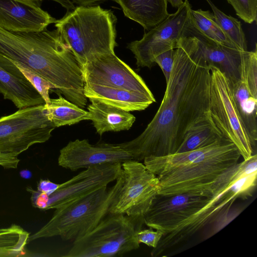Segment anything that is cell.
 <instances>
[{
    "label": "cell",
    "mask_w": 257,
    "mask_h": 257,
    "mask_svg": "<svg viewBox=\"0 0 257 257\" xmlns=\"http://www.w3.org/2000/svg\"><path fill=\"white\" fill-rule=\"evenodd\" d=\"M175 49H170L158 56L155 59V62L161 68L165 76L166 83L169 80L174 63Z\"/></svg>",
    "instance_id": "obj_33"
},
{
    "label": "cell",
    "mask_w": 257,
    "mask_h": 257,
    "mask_svg": "<svg viewBox=\"0 0 257 257\" xmlns=\"http://www.w3.org/2000/svg\"><path fill=\"white\" fill-rule=\"evenodd\" d=\"M122 182L109 213L143 217L157 193L158 177L140 161L121 164Z\"/></svg>",
    "instance_id": "obj_10"
},
{
    "label": "cell",
    "mask_w": 257,
    "mask_h": 257,
    "mask_svg": "<svg viewBox=\"0 0 257 257\" xmlns=\"http://www.w3.org/2000/svg\"><path fill=\"white\" fill-rule=\"evenodd\" d=\"M87 106L89 120L100 136L108 132L130 130L136 121V117L130 111L105 103L96 99H89Z\"/></svg>",
    "instance_id": "obj_20"
},
{
    "label": "cell",
    "mask_w": 257,
    "mask_h": 257,
    "mask_svg": "<svg viewBox=\"0 0 257 257\" xmlns=\"http://www.w3.org/2000/svg\"><path fill=\"white\" fill-rule=\"evenodd\" d=\"M84 83L154 95L143 78L115 53L90 57L82 67Z\"/></svg>",
    "instance_id": "obj_13"
},
{
    "label": "cell",
    "mask_w": 257,
    "mask_h": 257,
    "mask_svg": "<svg viewBox=\"0 0 257 257\" xmlns=\"http://www.w3.org/2000/svg\"><path fill=\"white\" fill-rule=\"evenodd\" d=\"M242 211V209L241 208H233L232 206L224 211L210 225L211 229L207 232L205 237L209 238L217 233L237 217Z\"/></svg>",
    "instance_id": "obj_31"
},
{
    "label": "cell",
    "mask_w": 257,
    "mask_h": 257,
    "mask_svg": "<svg viewBox=\"0 0 257 257\" xmlns=\"http://www.w3.org/2000/svg\"><path fill=\"white\" fill-rule=\"evenodd\" d=\"M236 14L245 22L251 24L256 21L257 0H227Z\"/></svg>",
    "instance_id": "obj_30"
},
{
    "label": "cell",
    "mask_w": 257,
    "mask_h": 257,
    "mask_svg": "<svg viewBox=\"0 0 257 257\" xmlns=\"http://www.w3.org/2000/svg\"><path fill=\"white\" fill-rule=\"evenodd\" d=\"M209 66L211 118L221 135L234 143L243 160H246L254 154V152L235 105L229 82L217 67Z\"/></svg>",
    "instance_id": "obj_9"
},
{
    "label": "cell",
    "mask_w": 257,
    "mask_h": 257,
    "mask_svg": "<svg viewBox=\"0 0 257 257\" xmlns=\"http://www.w3.org/2000/svg\"><path fill=\"white\" fill-rule=\"evenodd\" d=\"M211 196L157 193L144 215V224L164 234L169 233L200 210Z\"/></svg>",
    "instance_id": "obj_12"
},
{
    "label": "cell",
    "mask_w": 257,
    "mask_h": 257,
    "mask_svg": "<svg viewBox=\"0 0 257 257\" xmlns=\"http://www.w3.org/2000/svg\"><path fill=\"white\" fill-rule=\"evenodd\" d=\"M20 175L23 178L28 179L31 178L32 174L30 171L25 169L20 172Z\"/></svg>",
    "instance_id": "obj_38"
},
{
    "label": "cell",
    "mask_w": 257,
    "mask_h": 257,
    "mask_svg": "<svg viewBox=\"0 0 257 257\" xmlns=\"http://www.w3.org/2000/svg\"><path fill=\"white\" fill-rule=\"evenodd\" d=\"M121 172V164H105L86 168L59 188L47 195L45 210L58 209L115 181Z\"/></svg>",
    "instance_id": "obj_14"
},
{
    "label": "cell",
    "mask_w": 257,
    "mask_h": 257,
    "mask_svg": "<svg viewBox=\"0 0 257 257\" xmlns=\"http://www.w3.org/2000/svg\"><path fill=\"white\" fill-rule=\"evenodd\" d=\"M144 218L108 213L90 231L74 240L65 257L122 256L139 248L136 232Z\"/></svg>",
    "instance_id": "obj_6"
},
{
    "label": "cell",
    "mask_w": 257,
    "mask_h": 257,
    "mask_svg": "<svg viewBox=\"0 0 257 257\" xmlns=\"http://www.w3.org/2000/svg\"><path fill=\"white\" fill-rule=\"evenodd\" d=\"M30 1L39 4L40 2L43 1H51L60 4L63 8L69 11L73 10L75 8V5L73 4L70 0H24Z\"/></svg>",
    "instance_id": "obj_36"
},
{
    "label": "cell",
    "mask_w": 257,
    "mask_h": 257,
    "mask_svg": "<svg viewBox=\"0 0 257 257\" xmlns=\"http://www.w3.org/2000/svg\"><path fill=\"white\" fill-rule=\"evenodd\" d=\"M241 80L244 81L249 92L257 98V49L247 51L242 62Z\"/></svg>",
    "instance_id": "obj_28"
},
{
    "label": "cell",
    "mask_w": 257,
    "mask_h": 257,
    "mask_svg": "<svg viewBox=\"0 0 257 257\" xmlns=\"http://www.w3.org/2000/svg\"><path fill=\"white\" fill-rule=\"evenodd\" d=\"M256 179L257 173L246 175L214 192L200 210L173 231L163 234L157 247L151 252V255H160L167 249L209 226L221 213L232 206L236 200L251 196L256 186Z\"/></svg>",
    "instance_id": "obj_7"
},
{
    "label": "cell",
    "mask_w": 257,
    "mask_h": 257,
    "mask_svg": "<svg viewBox=\"0 0 257 257\" xmlns=\"http://www.w3.org/2000/svg\"><path fill=\"white\" fill-rule=\"evenodd\" d=\"M13 64L15 65L18 68L37 90L44 100L45 104H49L51 99L49 96V91L52 88L56 89L55 86L47 79L30 69L19 64L13 63L10 65Z\"/></svg>",
    "instance_id": "obj_29"
},
{
    "label": "cell",
    "mask_w": 257,
    "mask_h": 257,
    "mask_svg": "<svg viewBox=\"0 0 257 257\" xmlns=\"http://www.w3.org/2000/svg\"><path fill=\"white\" fill-rule=\"evenodd\" d=\"M20 160L17 157L0 154V166L5 168L15 169L17 167Z\"/></svg>",
    "instance_id": "obj_35"
},
{
    "label": "cell",
    "mask_w": 257,
    "mask_h": 257,
    "mask_svg": "<svg viewBox=\"0 0 257 257\" xmlns=\"http://www.w3.org/2000/svg\"><path fill=\"white\" fill-rule=\"evenodd\" d=\"M59 184L54 183L49 180H40L38 183L37 191L49 195L56 191Z\"/></svg>",
    "instance_id": "obj_34"
},
{
    "label": "cell",
    "mask_w": 257,
    "mask_h": 257,
    "mask_svg": "<svg viewBox=\"0 0 257 257\" xmlns=\"http://www.w3.org/2000/svg\"><path fill=\"white\" fill-rule=\"evenodd\" d=\"M240 157L234 143L223 137L204 148L147 157L143 161L146 168L158 177V194L211 196L218 178L236 165Z\"/></svg>",
    "instance_id": "obj_3"
},
{
    "label": "cell",
    "mask_w": 257,
    "mask_h": 257,
    "mask_svg": "<svg viewBox=\"0 0 257 257\" xmlns=\"http://www.w3.org/2000/svg\"><path fill=\"white\" fill-rule=\"evenodd\" d=\"M211 73L194 37L184 31L175 49L174 63L160 106L138 137L121 143L135 160L176 153L186 138L215 126L210 113Z\"/></svg>",
    "instance_id": "obj_1"
},
{
    "label": "cell",
    "mask_w": 257,
    "mask_h": 257,
    "mask_svg": "<svg viewBox=\"0 0 257 257\" xmlns=\"http://www.w3.org/2000/svg\"><path fill=\"white\" fill-rule=\"evenodd\" d=\"M122 182L121 172L112 186H105L55 209L49 221L29 236V241L59 236L75 240L92 230L109 213Z\"/></svg>",
    "instance_id": "obj_5"
},
{
    "label": "cell",
    "mask_w": 257,
    "mask_h": 257,
    "mask_svg": "<svg viewBox=\"0 0 257 257\" xmlns=\"http://www.w3.org/2000/svg\"><path fill=\"white\" fill-rule=\"evenodd\" d=\"M0 63L19 64L50 81L79 107L87 104L81 66L56 29L26 33L0 27Z\"/></svg>",
    "instance_id": "obj_2"
},
{
    "label": "cell",
    "mask_w": 257,
    "mask_h": 257,
    "mask_svg": "<svg viewBox=\"0 0 257 257\" xmlns=\"http://www.w3.org/2000/svg\"><path fill=\"white\" fill-rule=\"evenodd\" d=\"M116 21L111 11L99 5L77 6L55 27L82 68L94 55L114 53Z\"/></svg>",
    "instance_id": "obj_4"
},
{
    "label": "cell",
    "mask_w": 257,
    "mask_h": 257,
    "mask_svg": "<svg viewBox=\"0 0 257 257\" xmlns=\"http://www.w3.org/2000/svg\"><path fill=\"white\" fill-rule=\"evenodd\" d=\"M190 16L194 25L206 36L220 44L237 49L224 35L210 12L191 9Z\"/></svg>",
    "instance_id": "obj_26"
},
{
    "label": "cell",
    "mask_w": 257,
    "mask_h": 257,
    "mask_svg": "<svg viewBox=\"0 0 257 257\" xmlns=\"http://www.w3.org/2000/svg\"><path fill=\"white\" fill-rule=\"evenodd\" d=\"M230 87L235 105L254 152L257 141V98L251 95L242 80Z\"/></svg>",
    "instance_id": "obj_22"
},
{
    "label": "cell",
    "mask_w": 257,
    "mask_h": 257,
    "mask_svg": "<svg viewBox=\"0 0 257 257\" xmlns=\"http://www.w3.org/2000/svg\"><path fill=\"white\" fill-rule=\"evenodd\" d=\"M191 6L185 0L177 11L169 14L163 21L149 30L143 38L128 44L127 48L134 54L138 67L152 68L156 64L155 59L161 53L176 48Z\"/></svg>",
    "instance_id": "obj_11"
},
{
    "label": "cell",
    "mask_w": 257,
    "mask_h": 257,
    "mask_svg": "<svg viewBox=\"0 0 257 257\" xmlns=\"http://www.w3.org/2000/svg\"><path fill=\"white\" fill-rule=\"evenodd\" d=\"M45 105L48 117L55 127L72 125L90 118L88 111L60 95L58 98H51L49 103Z\"/></svg>",
    "instance_id": "obj_23"
},
{
    "label": "cell",
    "mask_w": 257,
    "mask_h": 257,
    "mask_svg": "<svg viewBox=\"0 0 257 257\" xmlns=\"http://www.w3.org/2000/svg\"><path fill=\"white\" fill-rule=\"evenodd\" d=\"M73 4L77 6H91L99 2L108 0H70ZM114 1L115 0H110Z\"/></svg>",
    "instance_id": "obj_37"
},
{
    "label": "cell",
    "mask_w": 257,
    "mask_h": 257,
    "mask_svg": "<svg viewBox=\"0 0 257 257\" xmlns=\"http://www.w3.org/2000/svg\"><path fill=\"white\" fill-rule=\"evenodd\" d=\"M56 19L40 5L24 0H0V27L14 32H39Z\"/></svg>",
    "instance_id": "obj_17"
},
{
    "label": "cell",
    "mask_w": 257,
    "mask_h": 257,
    "mask_svg": "<svg viewBox=\"0 0 257 257\" xmlns=\"http://www.w3.org/2000/svg\"><path fill=\"white\" fill-rule=\"evenodd\" d=\"M164 233L159 230L154 231L152 228L140 229L135 234V237L140 244L143 243L153 248L157 247Z\"/></svg>",
    "instance_id": "obj_32"
},
{
    "label": "cell",
    "mask_w": 257,
    "mask_h": 257,
    "mask_svg": "<svg viewBox=\"0 0 257 257\" xmlns=\"http://www.w3.org/2000/svg\"><path fill=\"white\" fill-rule=\"evenodd\" d=\"M0 94L18 108L45 103L41 95L15 65L8 67L0 63Z\"/></svg>",
    "instance_id": "obj_18"
},
{
    "label": "cell",
    "mask_w": 257,
    "mask_h": 257,
    "mask_svg": "<svg viewBox=\"0 0 257 257\" xmlns=\"http://www.w3.org/2000/svg\"><path fill=\"white\" fill-rule=\"evenodd\" d=\"M212 9L215 21L226 37L240 51H247L245 35L236 19L227 16L218 9L211 0H206Z\"/></svg>",
    "instance_id": "obj_25"
},
{
    "label": "cell",
    "mask_w": 257,
    "mask_h": 257,
    "mask_svg": "<svg viewBox=\"0 0 257 257\" xmlns=\"http://www.w3.org/2000/svg\"><path fill=\"white\" fill-rule=\"evenodd\" d=\"M171 6L175 8H178L183 3V0H167Z\"/></svg>",
    "instance_id": "obj_39"
},
{
    "label": "cell",
    "mask_w": 257,
    "mask_h": 257,
    "mask_svg": "<svg viewBox=\"0 0 257 257\" xmlns=\"http://www.w3.org/2000/svg\"><path fill=\"white\" fill-rule=\"evenodd\" d=\"M125 17L139 23L145 30L157 26L169 14L167 0H115Z\"/></svg>",
    "instance_id": "obj_21"
},
{
    "label": "cell",
    "mask_w": 257,
    "mask_h": 257,
    "mask_svg": "<svg viewBox=\"0 0 257 257\" xmlns=\"http://www.w3.org/2000/svg\"><path fill=\"white\" fill-rule=\"evenodd\" d=\"M29 233L19 225L0 229V257L19 256L25 253Z\"/></svg>",
    "instance_id": "obj_24"
},
{
    "label": "cell",
    "mask_w": 257,
    "mask_h": 257,
    "mask_svg": "<svg viewBox=\"0 0 257 257\" xmlns=\"http://www.w3.org/2000/svg\"><path fill=\"white\" fill-rule=\"evenodd\" d=\"M223 137L216 126H206L190 134L180 145L176 153L204 148L220 141Z\"/></svg>",
    "instance_id": "obj_27"
},
{
    "label": "cell",
    "mask_w": 257,
    "mask_h": 257,
    "mask_svg": "<svg viewBox=\"0 0 257 257\" xmlns=\"http://www.w3.org/2000/svg\"><path fill=\"white\" fill-rule=\"evenodd\" d=\"M55 128L45 103L19 108L0 117V154L18 157L31 146L47 142Z\"/></svg>",
    "instance_id": "obj_8"
},
{
    "label": "cell",
    "mask_w": 257,
    "mask_h": 257,
    "mask_svg": "<svg viewBox=\"0 0 257 257\" xmlns=\"http://www.w3.org/2000/svg\"><path fill=\"white\" fill-rule=\"evenodd\" d=\"M134 160L133 155L120 144H90L88 140L70 141L60 151L59 166L75 171L81 168Z\"/></svg>",
    "instance_id": "obj_15"
},
{
    "label": "cell",
    "mask_w": 257,
    "mask_h": 257,
    "mask_svg": "<svg viewBox=\"0 0 257 257\" xmlns=\"http://www.w3.org/2000/svg\"><path fill=\"white\" fill-rule=\"evenodd\" d=\"M184 30L194 37L208 65L217 67L230 86L241 80L243 60L247 50L240 51L209 38L194 25L190 15Z\"/></svg>",
    "instance_id": "obj_16"
},
{
    "label": "cell",
    "mask_w": 257,
    "mask_h": 257,
    "mask_svg": "<svg viewBox=\"0 0 257 257\" xmlns=\"http://www.w3.org/2000/svg\"><path fill=\"white\" fill-rule=\"evenodd\" d=\"M83 93L89 99H96L127 111L144 110L156 102L154 95L88 83H84Z\"/></svg>",
    "instance_id": "obj_19"
}]
</instances>
